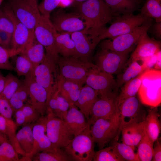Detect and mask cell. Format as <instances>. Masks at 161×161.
<instances>
[{
    "mask_svg": "<svg viewBox=\"0 0 161 161\" xmlns=\"http://www.w3.org/2000/svg\"><path fill=\"white\" fill-rule=\"evenodd\" d=\"M77 6L85 23L83 31L96 46L97 38L106 24L118 16L112 12L103 0H89Z\"/></svg>",
    "mask_w": 161,
    "mask_h": 161,
    "instance_id": "1",
    "label": "cell"
},
{
    "mask_svg": "<svg viewBox=\"0 0 161 161\" xmlns=\"http://www.w3.org/2000/svg\"><path fill=\"white\" fill-rule=\"evenodd\" d=\"M141 83L138 92L143 104L154 108L161 103V71L150 69L140 75Z\"/></svg>",
    "mask_w": 161,
    "mask_h": 161,
    "instance_id": "2",
    "label": "cell"
},
{
    "mask_svg": "<svg viewBox=\"0 0 161 161\" xmlns=\"http://www.w3.org/2000/svg\"><path fill=\"white\" fill-rule=\"evenodd\" d=\"M86 127L74 136L69 143L64 147V151L70 160L92 161L95 153V142L91 133V124L88 122Z\"/></svg>",
    "mask_w": 161,
    "mask_h": 161,
    "instance_id": "3",
    "label": "cell"
},
{
    "mask_svg": "<svg viewBox=\"0 0 161 161\" xmlns=\"http://www.w3.org/2000/svg\"><path fill=\"white\" fill-rule=\"evenodd\" d=\"M59 75L66 80L83 86L95 64L72 56L59 57L57 61Z\"/></svg>",
    "mask_w": 161,
    "mask_h": 161,
    "instance_id": "4",
    "label": "cell"
},
{
    "mask_svg": "<svg viewBox=\"0 0 161 161\" xmlns=\"http://www.w3.org/2000/svg\"><path fill=\"white\" fill-rule=\"evenodd\" d=\"M108 27H106L98 36V44L102 40L112 39L127 33L143 24L152 21V18L140 14L133 13L119 16Z\"/></svg>",
    "mask_w": 161,
    "mask_h": 161,
    "instance_id": "5",
    "label": "cell"
},
{
    "mask_svg": "<svg viewBox=\"0 0 161 161\" xmlns=\"http://www.w3.org/2000/svg\"><path fill=\"white\" fill-rule=\"evenodd\" d=\"M152 21L144 24L127 33L102 40L99 43L101 48L129 54L134 49L142 35L151 27Z\"/></svg>",
    "mask_w": 161,
    "mask_h": 161,
    "instance_id": "6",
    "label": "cell"
},
{
    "mask_svg": "<svg viewBox=\"0 0 161 161\" xmlns=\"http://www.w3.org/2000/svg\"><path fill=\"white\" fill-rule=\"evenodd\" d=\"M57 66L56 61L45 54L43 61L35 68L34 71L35 80L47 92V108L50 98L58 89L59 72Z\"/></svg>",
    "mask_w": 161,
    "mask_h": 161,
    "instance_id": "7",
    "label": "cell"
},
{
    "mask_svg": "<svg viewBox=\"0 0 161 161\" xmlns=\"http://www.w3.org/2000/svg\"><path fill=\"white\" fill-rule=\"evenodd\" d=\"M46 134L55 147H65L73 135L65 121L56 116L51 109L47 108Z\"/></svg>",
    "mask_w": 161,
    "mask_h": 161,
    "instance_id": "8",
    "label": "cell"
},
{
    "mask_svg": "<svg viewBox=\"0 0 161 161\" xmlns=\"http://www.w3.org/2000/svg\"><path fill=\"white\" fill-rule=\"evenodd\" d=\"M34 32L36 40L44 47L46 55L57 62L59 57L55 43L58 32L50 19L41 15L34 27Z\"/></svg>",
    "mask_w": 161,
    "mask_h": 161,
    "instance_id": "9",
    "label": "cell"
},
{
    "mask_svg": "<svg viewBox=\"0 0 161 161\" xmlns=\"http://www.w3.org/2000/svg\"><path fill=\"white\" fill-rule=\"evenodd\" d=\"M128 57V54L101 48L95 56L94 64L101 71L113 75L121 72Z\"/></svg>",
    "mask_w": 161,
    "mask_h": 161,
    "instance_id": "10",
    "label": "cell"
},
{
    "mask_svg": "<svg viewBox=\"0 0 161 161\" xmlns=\"http://www.w3.org/2000/svg\"><path fill=\"white\" fill-rule=\"evenodd\" d=\"M92 125L91 133L100 149L104 148L120 131L118 114L110 119H98Z\"/></svg>",
    "mask_w": 161,
    "mask_h": 161,
    "instance_id": "11",
    "label": "cell"
},
{
    "mask_svg": "<svg viewBox=\"0 0 161 161\" xmlns=\"http://www.w3.org/2000/svg\"><path fill=\"white\" fill-rule=\"evenodd\" d=\"M8 4L19 21L34 30L41 16L37 0H10Z\"/></svg>",
    "mask_w": 161,
    "mask_h": 161,
    "instance_id": "12",
    "label": "cell"
},
{
    "mask_svg": "<svg viewBox=\"0 0 161 161\" xmlns=\"http://www.w3.org/2000/svg\"><path fill=\"white\" fill-rule=\"evenodd\" d=\"M50 19L59 33H72L83 30L85 28L84 20L78 13H65L58 10L54 13Z\"/></svg>",
    "mask_w": 161,
    "mask_h": 161,
    "instance_id": "13",
    "label": "cell"
},
{
    "mask_svg": "<svg viewBox=\"0 0 161 161\" xmlns=\"http://www.w3.org/2000/svg\"><path fill=\"white\" fill-rule=\"evenodd\" d=\"M99 96L92 107L91 117L88 121L91 125L98 119H110L118 114V96L114 92Z\"/></svg>",
    "mask_w": 161,
    "mask_h": 161,
    "instance_id": "14",
    "label": "cell"
},
{
    "mask_svg": "<svg viewBox=\"0 0 161 161\" xmlns=\"http://www.w3.org/2000/svg\"><path fill=\"white\" fill-rule=\"evenodd\" d=\"M3 10L10 18L13 24L10 48L17 55L19 54L31 40L34 34V30H30L19 21L8 4L4 6Z\"/></svg>",
    "mask_w": 161,
    "mask_h": 161,
    "instance_id": "15",
    "label": "cell"
},
{
    "mask_svg": "<svg viewBox=\"0 0 161 161\" xmlns=\"http://www.w3.org/2000/svg\"><path fill=\"white\" fill-rule=\"evenodd\" d=\"M85 83L97 91L99 96L112 92L116 88V81L113 75L101 71L95 65L88 75Z\"/></svg>",
    "mask_w": 161,
    "mask_h": 161,
    "instance_id": "16",
    "label": "cell"
},
{
    "mask_svg": "<svg viewBox=\"0 0 161 161\" xmlns=\"http://www.w3.org/2000/svg\"><path fill=\"white\" fill-rule=\"evenodd\" d=\"M140 105L136 96L128 98L118 107L120 131L125 127L141 120Z\"/></svg>",
    "mask_w": 161,
    "mask_h": 161,
    "instance_id": "17",
    "label": "cell"
},
{
    "mask_svg": "<svg viewBox=\"0 0 161 161\" xmlns=\"http://www.w3.org/2000/svg\"><path fill=\"white\" fill-rule=\"evenodd\" d=\"M24 83L29 92L31 104L42 116L47 112V94L46 90L35 80L33 75L25 77Z\"/></svg>",
    "mask_w": 161,
    "mask_h": 161,
    "instance_id": "18",
    "label": "cell"
},
{
    "mask_svg": "<svg viewBox=\"0 0 161 161\" xmlns=\"http://www.w3.org/2000/svg\"><path fill=\"white\" fill-rule=\"evenodd\" d=\"M47 122V116H42L33 126V148L32 151L27 156L31 159L38 153L49 151L55 147L45 134Z\"/></svg>",
    "mask_w": 161,
    "mask_h": 161,
    "instance_id": "19",
    "label": "cell"
},
{
    "mask_svg": "<svg viewBox=\"0 0 161 161\" xmlns=\"http://www.w3.org/2000/svg\"><path fill=\"white\" fill-rule=\"evenodd\" d=\"M160 41L150 38L147 31L140 37L137 44L131 55V61H139L153 55L160 50Z\"/></svg>",
    "mask_w": 161,
    "mask_h": 161,
    "instance_id": "20",
    "label": "cell"
},
{
    "mask_svg": "<svg viewBox=\"0 0 161 161\" xmlns=\"http://www.w3.org/2000/svg\"><path fill=\"white\" fill-rule=\"evenodd\" d=\"M71 37L75 46L74 57L85 61H91L90 59L96 46L89 37L83 31L71 33Z\"/></svg>",
    "mask_w": 161,
    "mask_h": 161,
    "instance_id": "21",
    "label": "cell"
},
{
    "mask_svg": "<svg viewBox=\"0 0 161 161\" xmlns=\"http://www.w3.org/2000/svg\"><path fill=\"white\" fill-rule=\"evenodd\" d=\"M98 97L97 91L86 84L82 87L78 98L74 104L84 114L88 121L93 106Z\"/></svg>",
    "mask_w": 161,
    "mask_h": 161,
    "instance_id": "22",
    "label": "cell"
},
{
    "mask_svg": "<svg viewBox=\"0 0 161 161\" xmlns=\"http://www.w3.org/2000/svg\"><path fill=\"white\" fill-rule=\"evenodd\" d=\"M121 131L123 143L135 148L137 146L145 134L144 120L129 125Z\"/></svg>",
    "mask_w": 161,
    "mask_h": 161,
    "instance_id": "23",
    "label": "cell"
},
{
    "mask_svg": "<svg viewBox=\"0 0 161 161\" xmlns=\"http://www.w3.org/2000/svg\"><path fill=\"white\" fill-rule=\"evenodd\" d=\"M84 114L74 104L70 105L64 121L73 134L75 136L87 126Z\"/></svg>",
    "mask_w": 161,
    "mask_h": 161,
    "instance_id": "24",
    "label": "cell"
},
{
    "mask_svg": "<svg viewBox=\"0 0 161 161\" xmlns=\"http://www.w3.org/2000/svg\"><path fill=\"white\" fill-rule=\"evenodd\" d=\"M83 86L65 79L59 75L58 89L59 94L70 105L74 104L78 100Z\"/></svg>",
    "mask_w": 161,
    "mask_h": 161,
    "instance_id": "25",
    "label": "cell"
},
{
    "mask_svg": "<svg viewBox=\"0 0 161 161\" xmlns=\"http://www.w3.org/2000/svg\"><path fill=\"white\" fill-rule=\"evenodd\" d=\"M44 49V47L36 40L34 34L30 41L20 54L26 56L35 68L42 62L45 58Z\"/></svg>",
    "mask_w": 161,
    "mask_h": 161,
    "instance_id": "26",
    "label": "cell"
},
{
    "mask_svg": "<svg viewBox=\"0 0 161 161\" xmlns=\"http://www.w3.org/2000/svg\"><path fill=\"white\" fill-rule=\"evenodd\" d=\"M71 33L58 32L55 40V45L58 53L64 57H75V46Z\"/></svg>",
    "mask_w": 161,
    "mask_h": 161,
    "instance_id": "27",
    "label": "cell"
},
{
    "mask_svg": "<svg viewBox=\"0 0 161 161\" xmlns=\"http://www.w3.org/2000/svg\"><path fill=\"white\" fill-rule=\"evenodd\" d=\"M112 12L117 16L133 13L137 8L139 0H103Z\"/></svg>",
    "mask_w": 161,
    "mask_h": 161,
    "instance_id": "28",
    "label": "cell"
},
{
    "mask_svg": "<svg viewBox=\"0 0 161 161\" xmlns=\"http://www.w3.org/2000/svg\"><path fill=\"white\" fill-rule=\"evenodd\" d=\"M159 115L155 109H151L144 120L145 132L154 143L158 138L161 131Z\"/></svg>",
    "mask_w": 161,
    "mask_h": 161,
    "instance_id": "29",
    "label": "cell"
},
{
    "mask_svg": "<svg viewBox=\"0 0 161 161\" xmlns=\"http://www.w3.org/2000/svg\"><path fill=\"white\" fill-rule=\"evenodd\" d=\"M34 123L23 126L16 133V137L19 144L22 150L26 154V156L30 154L33 148L32 128Z\"/></svg>",
    "mask_w": 161,
    "mask_h": 161,
    "instance_id": "30",
    "label": "cell"
},
{
    "mask_svg": "<svg viewBox=\"0 0 161 161\" xmlns=\"http://www.w3.org/2000/svg\"><path fill=\"white\" fill-rule=\"evenodd\" d=\"M69 107V103L57 89L50 98L47 108L49 107L56 116L64 120Z\"/></svg>",
    "mask_w": 161,
    "mask_h": 161,
    "instance_id": "31",
    "label": "cell"
},
{
    "mask_svg": "<svg viewBox=\"0 0 161 161\" xmlns=\"http://www.w3.org/2000/svg\"><path fill=\"white\" fill-rule=\"evenodd\" d=\"M144 71L142 64H140L137 61H131L124 71L117 75L116 80V88H119Z\"/></svg>",
    "mask_w": 161,
    "mask_h": 161,
    "instance_id": "32",
    "label": "cell"
},
{
    "mask_svg": "<svg viewBox=\"0 0 161 161\" xmlns=\"http://www.w3.org/2000/svg\"><path fill=\"white\" fill-rule=\"evenodd\" d=\"M17 127L13 120L7 119L6 121L0 129V132L7 136L9 142L18 154L26 156V154L21 148L17 138Z\"/></svg>",
    "mask_w": 161,
    "mask_h": 161,
    "instance_id": "33",
    "label": "cell"
},
{
    "mask_svg": "<svg viewBox=\"0 0 161 161\" xmlns=\"http://www.w3.org/2000/svg\"><path fill=\"white\" fill-rule=\"evenodd\" d=\"M33 161H67L71 160L61 148L55 147L52 149L38 153L32 158Z\"/></svg>",
    "mask_w": 161,
    "mask_h": 161,
    "instance_id": "34",
    "label": "cell"
},
{
    "mask_svg": "<svg viewBox=\"0 0 161 161\" xmlns=\"http://www.w3.org/2000/svg\"><path fill=\"white\" fill-rule=\"evenodd\" d=\"M140 75L124 84L119 95L118 96V108L120 105L126 99L136 96L141 83Z\"/></svg>",
    "mask_w": 161,
    "mask_h": 161,
    "instance_id": "35",
    "label": "cell"
},
{
    "mask_svg": "<svg viewBox=\"0 0 161 161\" xmlns=\"http://www.w3.org/2000/svg\"><path fill=\"white\" fill-rule=\"evenodd\" d=\"M161 1L146 0L141 8L140 14L154 18L156 22H161Z\"/></svg>",
    "mask_w": 161,
    "mask_h": 161,
    "instance_id": "36",
    "label": "cell"
},
{
    "mask_svg": "<svg viewBox=\"0 0 161 161\" xmlns=\"http://www.w3.org/2000/svg\"><path fill=\"white\" fill-rule=\"evenodd\" d=\"M153 142L146 132L137 145V153L140 161H152L153 154Z\"/></svg>",
    "mask_w": 161,
    "mask_h": 161,
    "instance_id": "37",
    "label": "cell"
},
{
    "mask_svg": "<svg viewBox=\"0 0 161 161\" xmlns=\"http://www.w3.org/2000/svg\"><path fill=\"white\" fill-rule=\"evenodd\" d=\"M16 58L15 71L19 76L27 77L33 75L35 67L24 55L19 54Z\"/></svg>",
    "mask_w": 161,
    "mask_h": 161,
    "instance_id": "38",
    "label": "cell"
},
{
    "mask_svg": "<svg viewBox=\"0 0 161 161\" xmlns=\"http://www.w3.org/2000/svg\"><path fill=\"white\" fill-rule=\"evenodd\" d=\"M5 77L4 89L0 95L9 102L10 98L22 83L17 77L11 73Z\"/></svg>",
    "mask_w": 161,
    "mask_h": 161,
    "instance_id": "39",
    "label": "cell"
},
{
    "mask_svg": "<svg viewBox=\"0 0 161 161\" xmlns=\"http://www.w3.org/2000/svg\"><path fill=\"white\" fill-rule=\"evenodd\" d=\"M29 96L28 88L24 83H22L9 100L10 103L14 112L16 110L21 109L24 106V103L27 100Z\"/></svg>",
    "mask_w": 161,
    "mask_h": 161,
    "instance_id": "40",
    "label": "cell"
},
{
    "mask_svg": "<svg viewBox=\"0 0 161 161\" xmlns=\"http://www.w3.org/2000/svg\"><path fill=\"white\" fill-rule=\"evenodd\" d=\"M93 161H124L114 147L112 145L95 152Z\"/></svg>",
    "mask_w": 161,
    "mask_h": 161,
    "instance_id": "41",
    "label": "cell"
},
{
    "mask_svg": "<svg viewBox=\"0 0 161 161\" xmlns=\"http://www.w3.org/2000/svg\"><path fill=\"white\" fill-rule=\"evenodd\" d=\"M112 145L125 161H140L137 153L134 152L135 148L117 141H114Z\"/></svg>",
    "mask_w": 161,
    "mask_h": 161,
    "instance_id": "42",
    "label": "cell"
},
{
    "mask_svg": "<svg viewBox=\"0 0 161 161\" xmlns=\"http://www.w3.org/2000/svg\"><path fill=\"white\" fill-rule=\"evenodd\" d=\"M18 154L9 142L0 145V161H18Z\"/></svg>",
    "mask_w": 161,
    "mask_h": 161,
    "instance_id": "43",
    "label": "cell"
},
{
    "mask_svg": "<svg viewBox=\"0 0 161 161\" xmlns=\"http://www.w3.org/2000/svg\"><path fill=\"white\" fill-rule=\"evenodd\" d=\"M17 55L11 48H7L0 45V67L1 69L15 71V67L10 63L9 59Z\"/></svg>",
    "mask_w": 161,
    "mask_h": 161,
    "instance_id": "44",
    "label": "cell"
},
{
    "mask_svg": "<svg viewBox=\"0 0 161 161\" xmlns=\"http://www.w3.org/2000/svg\"><path fill=\"white\" fill-rule=\"evenodd\" d=\"M61 0H43L38 5L42 16L50 19L52 12L59 5Z\"/></svg>",
    "mask_w": 161,
    "mask_h": 161,
    "instance_id": "45",
    "label": "cell"
},
{
    "mask_svg": "<svg viewBox=\"0 0 161 161\" xmlns=\"http://www.w3.org/2000/svg\"><path fill=\"white\" fill-rule=\"evenodd\" d=\"M21 109L25 117V125L35 123L41 116L31 104H25Z\"/></svg>",
    "mask_w": 161,
    "mask_h": 161,
    "instance_id": "46",
    "label": "cell"
},
{
    "mask_svg": "<svg viewBox=\"0 0 161 161\" xmlns=\"http://www.w3.org/2000/svg\"><path fill=\"white\" fill-rule=\"evenodd\" d=\"M13 23L9 16L3 10H0V30L12 35L13 30Z\"/></svg>",
    "mask_w": 161,
    "mask_h": 161,
    "instance_id": "47",
    "label": "cell"
},
{
    "mask_svg": "<svg viewBox=\"0 0 161 161\" xmlns=\"http://www.w3.org/2000/svg\"><path fill=\"white\" fill-rule=\"evenodd\" d=\"M14 112L9 102L0 95V114L7 119L13 120Z\"/></svg>",
    "mask_w": 161,
    "mask_h": 161,
    "instance_id": "48",
    "label": "cell"
},
{
    "mask_svg": "<svg viewBox=\"0 0 161 161\" xmlns=\"http://www.w3.org/2000/svg\"><path fill=\"white\" fill-rule=\"evenodd\" d=\"M157 52L141 60L142 61V65L144 71L151 69L154 66L157 60Z\"/></svg>",
    "mask_w": 161,
    "mask_h": 161,
    "instance_id": "49",
    "label": "cell"
},
{
    "mask_svg": "<svg viewBox=\"0 0 161 161\" xmlns=\"http://www.w3.org/2000/svg\"><path fill=\"white\" fill-rule=\"evenodd\" d=\"M12 35L4 31L0 30V40L1 46L8 48L10 45Z\"/></svg>",
    "mask_w": 161,
    "mask_h": 161,
    "instance_id": "50",
    "label": "cell"
},
{
    "mask_svg": "<svg viewBox=\"0 0 161 161\" xmlns=\"http://www.w3.org/2000/svg\"><path fill=\"white\" fill-rule=\"evenodd\" d=\"M14 112L16 120L14 122L17 127L22 126L25 125V117L21 109L16 110Z\"/></svg>",
    "mask_w": 161,
    "mask_h": 161,
    "instance_id": "51",
    "label": "cell"
},
{
    "mask_svg": "<svg viewBox=\"0 0 161 161\" xmlns=\"http://www.w3.org/2000/svg\"><path fill=\"white\" fill-rule=\"evenodd\" d=\"M155 145L153 148V157L152 161H161V144L160 141L158 140H156Z\"/></svg>",
    "mask_w": 161,
    "mask_h": 161,
    "instance_id": "52",
    "label": "cell"
},
{
    "mask_svg": "<svg viewBox=\"0 0 161 161\" xmlns=\"http://www.w3.org/2000/svg\"><path fill=\"white\" fill-rule=\"evenodd\" d=\"M154 32L157 37H161V22L156 23L154 27Z\"/></svg>",
    "mask_w": 161,
    "mask_h": 161,
    "instance_id": "53",
    "label": "cell"
},
{
    "mask_svg": "<svg viewBox=\"0 0 161 161\" xmlns=\"http://www.w3.org/2000/svg\"><path fill=\"white\" fill-rule=\"evenodd\" d=\"M155 69L161 70V50L157 52V58L156 63L154 66Z\"/></svg>",
    "mask_w": 161,
    "mask_h": 161,
    "instance_id": "54",
    "label": "cell"
},
{
    "mask_svg": "<svg viewBox=\"0 0 161 161\" xmlns=\"http://www.w3.org/2000/svg\"><path fill=\"white\" fill-rule=\"evenodd\" d=\"M5 77L0 72V94L4 89L5 82Z\"/></svg>",
    "mask_w": 161,
    "mask_h": 161,
    "instance_id": "55",
    "label": "cell"
},
{
    "mask_svg": "<svg viewBox=\"0 0 161 161\" xmlns=\"http://www.w3.org/2000/svg\"><path fill=\"white\" fill-rule=\"evenodd\" d=\"M8 142L9 141L7 136L0 132V145L4 143Z\"/></svg>",
    "mask_w": 161,
    "mask_h": 161,
    "instance_id": "56",
    "label": "cell"
},
{
    "mask_svg": "<svg viewBox=\"0 0 161 161\" xmlns=\"http://www.w3.org/2000/svg\"><path fill=\"white\" fill-rule=\"evenodd\" d=\"M89 0H74L75 3L77 6L81 3Z\"/></svg>",
    "mask_w": 161,
    "mask_h": 161,
    "instance_id": "57",
    "label": "cell"
},
{
    "mask_svg": "<svg viewBox=\"0 0 161 161\" xmlns=\"http://www.w3.org/2000/svg\"><path fill=\"white\" fill-rule=\"evenodd\" d=\"M4 0H0V5Z\"/></svg>",
    "mask_w": 161,
    "mask_h": 161,
    "instance_id": "58",
    "label": "cell"
},
{
    "mask_svg": "<svg viewBox=\"0 0 161 161\" xmlns=\"http://www.w3.org/2000/svg\"><path fill=\"white\" fill-rule=\"evenodd\" d=\"M1 41H0V45H1Z\"/></svg>",
    "mask_w": 161,
    "mask_h": 161,
    "instance_id": "59",
    "label": "cell"
},
{
    "mask_svg": "<svg viewBox=\"0 0 161 161\" xmlns=\"http://www.w3.org/2000/svg\"><path fill=\"white\" fill-rule=\"evenodd\" d=\"M0 69H1V67H0Z\"/></svg>",
    "mask_w": 161,
    "mask_h": 161,
    "instance_id": "60",
    "label": "cell"
},
{
    "mask_svg": "<svg viewBox=\"0 0 161 161\" xmlns=\"http://www.w3.org/2000/svg\"><path fill=\"white\" fill-rule=\"evenodd\" d=\"M159 0L161 1V0Z\"/></svg>",
    "mask_w": 161,
    "mask_h": 161,
    "instance_id": "61",
    "label": "cell"
}]
</instances>
